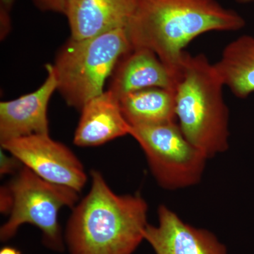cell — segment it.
<instances>
[{"instance_id":"cell-17","label":"cell","mask_w":254,"mask_h":254,"mask_svg":"<svg viewBox=\"0 0 254 254\" xmlns=\"http://www.w3.org/2000/svg\"><path fill=\"white\" fill-rule=\"evenodd\" d=\"M13 198L7 185L1 187L0 190V210L1 213L9 214L12 207Z\"/></svg>"},{"instance_id":"cell-4","label":"cell","mask_w":254,"mask_h":254,"mask_svg":"<svg viewBox=\"0 0 254 254\" xmlns=\"http://www.w3.org/2000/svg\"><path fill=\"white\" fill-rule=\"evenodd\" d=\"M131 49L126 28L83 40L70 38L53 64L58 91L68 106L81 110L105 91L118 62Z\"/></svg>"},{"instance_id":"cell-10","label":"cell","mask_w":254,"mask_h":254,"mask_svg":"<svg viewBox=\"0 0 254 254\" xmlns=\"http://www.w3.org/2000/svg\"><path fill=\"white\" fill-rule=\"evenodd\" d=\"M137 0H68L66 16L71 38L83 40L127 28Z\"/></svg>"},{"instance_id":"cell-12","label":"cell","mask_w":254,"mask_h":254,"mask_svg":"<svg viewBox=\"0 0 254 254\" xmlns=\"http://www.w3.org/2000/svg\"><path fill=\"white\" fill-rule=\"evenodd\" d=\"M81 112L73 137L78 146H98L129 135L131 126L122 113L120 99L108 90L88 101Z\"/></svg>"},{"instance_id":"cell-3","label":"cell","mask_w":254,"mask_h":254,"mask_svg":"<svg viewBox=\"0 0 254 254\" xmlns=\"http://www.w3.org/2000/svg\"><path fill=\"white\" fill-rule=\"evenodd\" d=\"M223 83L204 55L185 52L175 84V113L187 139L211 158L229 148Z\"/></svg>"},{"instance_id":"cell-7","label":"cell","mask_w":254,"mask_h":254,"mask_svg":"<svg viewBox=\"0 0 254 254\" xmlns=\"http://www.w3.org/2000/svg\"><path fill=\"white\" fill-rule=\"evenodd\" d=\"M1 148L46 181L69 187L78 193L86 185L87 175L79 159L49 133L8 140L1 142Z\"/></svg>"},{"instance_id":"cell-18","label":"cell","mask_w":254,"mask_h":254,"mask_svg":"<svg viewBox=\"0 0 254 254\" xmlns=\"http://www.w3.org/2000/svg\"><path fill=\"white\" fill-rule=\"evenodd\" d=\"M14 2L15 0H0V14L10 15Z\"/></svg>"},{"instance_id":"cell-13","label":"cell","mask_w":254,"mask_h":254,"mask_svg":"<svg viewBox=\"0 0 254 254\" xmlns=\"http://www.w3.org/2000/svg\"><path fill=\"white\" fill-rule=\"evenodd\" d=\"M214 67L235 96L246 98L254 93V37L245 35L229 43Z\"/></svg>"},{"instance_id":"cell-8","label":"cell","mask_w":254,"mask_h":254,"mask_svg":"<svg viewBox=\"0 0 254 254\" xmlns=\"http://www.w3.org/2000/svg\"><path fill=\"white\" fill-rule=\"evenodd\" d=\"M46 81L36 91L16 99L0 103V143L30 136L49 133L48 105L58 90L53 64L46 66Z\"/></svg>"},{"instance_id":"cell-16","label":"cell","mask_w":254,"mask_h":254,"mask_svg":"<svg viewBox=\"0 0 254 254\" xmlns=\"http://www.w3.org/2000/svg\"><path fill=\"white\" fill-rule=\"evenodd\" d=\"M38 9L43 11L64 13L68 0H33Z\"/></svg>"},{"instance_id":"cell-20","label":"cell","mask_w":254,"mask_h":254,"mask_svg":"<svg viewBox=\"0 0 254 254\" xmlns=\"http://www.w3.org/2000/svg\"><path fill=\"white\" fill-rule=\"evenodd\" d=\"M237 1L241 4H247V3L252 2L254 0H237Z\"/></svg>"},{"instance_id":"cell-19","label":"cell","mask_w":254,"mask_h":254,"mask_svg":"<svg viewBox=\"0 0 254 254\" xmlns=\"http://www.w3.org/2000/svg\"><path fill=\"white\" fill-rule=\"evenodd\" d=\"M0 254H21V252L14 247H4L0 251Z\"/></svg>"},{"instance_id":"cell-1","label":"cell","mask_w":254,"mask_h":254,"mask_svg":"<svg viewBox=\"0 0 254 254\" xmlns=\"http://www.w3.org/2000/svg\"><path fill=\"white\" fill-rule=\"evenodd\" d=\"M245 26L241 15L218 0H137L126 29L131 48L153 51L176 82L189 43L208 32Z\"/></svg>"},{"instance_id":"cell-9","label":"cell","mask_w":254,"mask_h":254,"mask_svg":"<svg viewBox=\"0 0 254 254\" xmlns=\"http://www.w3.org/2000/svg\"><path fill=\"white\" fill-rule=\"evenodd\" d=\"M158 215V225H148L144 232L155 254H227L212 232L189 225L165 205H160Z\"/></svg>"},{"instance_id":"cell-6","label":"cell","mask_w":254,"mask_h":254,"mask_svg":"<svg viewBox=\"0 0 254 254\" xmlns=\"http://www.w3.org/2000/svg\"><path fill=\"white\" fill-rule=\"evenodd\" d=\"M158 185L169 190L193 186L201 180L206 155L190 143L178 124L131 126Z\"/></svg>"},{"instance_id":"cell-5","label":"cell","mask_w":254,"mask_h":254,"mask_svg":"<svg viewBox=\"0 0 254 254\" xmlns=\"http://www.w3.org/2000/svg\"><path fill=\"white\" fill-rule=\"evenodd\" d=\"M7 186L13 203L9 219L0 228L1 242L13 238L23 224H30L41 230L43 245L55 252H63L64 244L60 211L64 207L74 208L79 193L43 180L24 165Z\"/></svg>"},{"instance_id":"cell-11","label":"cell","mask_w":254,"mask_h":254,"mask_svg":"<svg viewBox=\"0 0 254 254\" xmlns=\"http://www.w3.org/2000/svg\"><path fill=\"white\" fill-rule=\"evenodd\" d=\"M108 91L120 99L132 92L150 88L175 91V78L151 50L133 48L118 62L112 75Z\"/></svg>"},{"instance_id":"cell-14","label":"cell","mask_w":254,"mask_h":254,"mask_svg":"<svg viewBox=\"0 0 254 254\" xmlns=\"http://www.w3.org/2000/svg\"><path fill=\"white\" fill-rule=\"evenodd\" d=\"M120 104L130 126L176 122L173 90L150 88L132 92L120 98Z\"/></svg>"},{"instance_id":"cell-2","label":"cell","mask_w":254,"mask_h":254,"mask_svg":"<svg viewBox=\"0 0 254 254\" xmlns=\"http://www.w3.org/2000/svg\"><path fill=\"white\" fill-rule=\"evenodd\" d=\"M88 194L72 209L65 231L71 254H133L144 240L148 204L141 195H118L98 170Z\"/></svg>"},{"instance_id":"cell-15","label":"cell","mask_w":254,"mask_h":254,"mask_svg":"<svg viewBox=\"0 0 254 254\" xmlns=\"http://www.w3.org/2000/svg\"><path fill=\"white\" fill-rule=\"evenodd\" d=\"M5 150L1 148L0 152V175L4 176L16 173L23 166L19 160L14 155L6 154Z\"/></svg>"}]
</instances>
